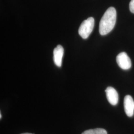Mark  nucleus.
I'll use <instances>...</instances> for the list:
<instances>
[{
	"label": "nucleus",
	"mask_w": 134,
	"mask_h": 134,
	"mask_svg": "<svg viewBox=\"0 0 134 134\" xmlns=\"http://www.w3.org/2000/svg\"><path fill=\"white\" fill-rule=\"evenodd\" d=\"M129 9L131 12L134 14V0H131L130 2Z\"/></svg>",
	"instance_id": "nucleus-8"
},
{
	"label": "nucleus",
	"mask_w": 134,
	"mask_h": 134,
	"mask_svg": "<svg viewBox=\"0 0 134 134\" xmlns=\"http://www.w3.org/2000/svg\"><path fill=\"white\" fill-rule=\"evenodd\" d=\"M107 99L112 105H116L118 102V94L117 91L112 87L109 86L105 90Z\"/></svg>",
	"instance_id": "nucleus-5"
},
{
	"label": "nucleus",
	"mask_w": 134,
	"mask_h": 134,
	"mask_svg": "<svg viewBox=\"0 0 134 134\" xmlns=\"http://www.w3.org/2000/svg\"><path fill=\"white\" fill-rule=\"evenodd\" d=\"M116 61L118 66L124 70H129L132 66L131 59L126 52L119 53L116 57Z\"/></svg>",
	"instance_id": "nucleus-3"
},
{
	"label": "nucleus",
	"mask_w": 134,
	"mask_h": 134,
	"mask_svg": "<svg viewBox=\"0 0 134 134\" xmlns=\"http://www.w3.org/2000/svg\"><path fill=\"white\" fill-rule=\"evenodd\" d=\"M0 118H1V119L2 118V114H1V113H0Z\"/></svg>",
	"instance_id": "nucleus-9"
},
{
	"label": "nucleus",
	"mask_w": 134,
	"mask_h": 134,
	"mask_svg": "<svg viewBox=\"0 0 134 134\" xmlns=\"http://www.w3.org/2000/svg\"><path fill=\"white\" fill-rule=\"evenodd\" d=\"M64 48L60 45H58L54 49V62L58 67H61L62 63V58L64 54Z\"/></svg>",
	"instance_id": "nucleus-6"
},
{
	"label": "nucleus",
	"mask_w": 134,
	"mask_h": 134,
	"mask_svg": "<svg viewBox=\"0 0 134 134\" xmlns=\"http://www.w3.org/2000/svg\"><path fill=\"white\" fill-rule=\"evenodd\" d=\"M124 106L126 114L128 117H132L134 113V101L131 96L127 95L125 97Z\"/></svg>",
	"instance_id": "nucleus-4"
},
{
	"label": "nucleus",
	"mask_w": 134,
	"mask_h": 134,
	"mask_svg": "<svg viewBox=\"0 0 134 134\" xmlns=\"http://www.w3.org/2000/svg\"><path fill=\"white\" fill-rule=\"evenodd\" d=\"M116 18L117 13L114 7L106 10L99 23V31L101 35H105L112 31L115 26Z\"/></svg>",
	"instance_id": "nucleus-1"
},
{
	"label": "nucleus",
	"mask_w": 134,
	"mask_h": 134,
	"mask_svg": "<svg viewBox=\"0 0 134 134\" xmlns=\"http://www.w3.org/2000/svg\"><path fill=\"white\" fill-rule=\"evenodd\" d=\"M94 25V19L92 18H88L86 20L83 21L79 29V34L83 39H86L90 35Z\"/></svg>",
	"instance_id": "nucleus-2"
},
{
	"label": "nucleus",
	"mask_w": 134,
	"mask_h": 134,
	"mask_svg": "<svg viewBox=\"0 0 134 134\" xmlns=\"http://www.w3.org/2000/svg\"><path fill=\"white\" fill-rule=\"evenodd\" d=\"M31 134V133H23V134Z\"/></svg>",
	"instance_id": "nucleus-10"
},
{
	"label": "nucleus",
	"mask_w": 134,
	"mask_h": 134,
	"mask_svg": "<svg viewBox=\"0 0 134 134\" xmlns=\"http://www.w3.org/2000/svg\"><path fill=\"white\" fill-rule=\"evenodd\" d=\"M81 134H107V133L104 129L96 128L94 129L87 130Z\"/></svg>",
	"instance_id": "nucleus-7"
}]
</instances>
